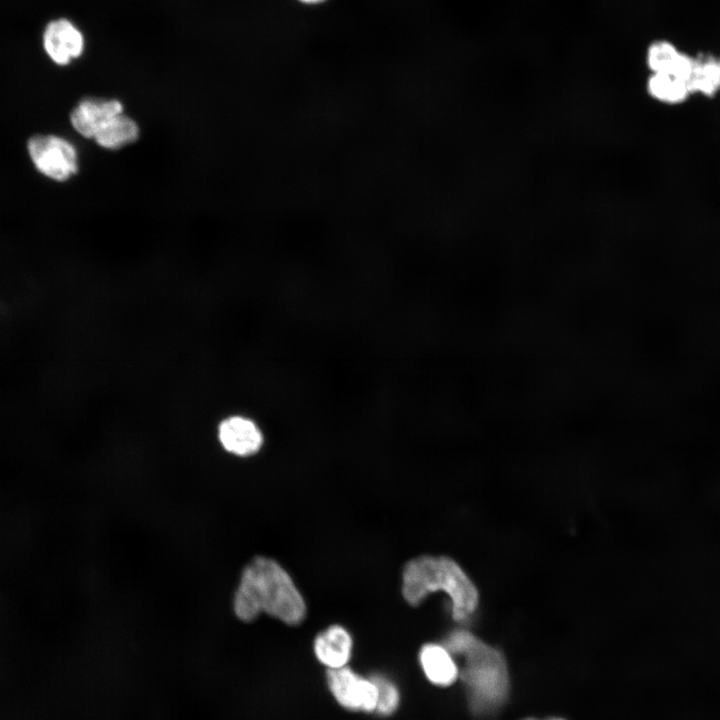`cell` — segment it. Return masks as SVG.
I'll return each instance as SVG.
<instances>
[{
    "instance_id": "6da1fadb",
    "label": "cell",
    "mask_w": 720,
    "mask_h": 720,
    "mask_svg": "<svg viewBox=\"0 0 720 720\" xmlns=\"http://www.w3.org/2000/svg\"><path fill=\"white\" fill-rule=\"evenodd\" d=\"M236 617L251 622L264 612L280 621L297 625L306 605L290 575L273 559L257 556L242 571L233 598Z\"/></svg>"
},
{
    "instance_id": "7a4b0ae2",
    "label": "cell",
    "mask_w": 720,
    "mask_h": 720,
    "mask_svg": "<svg viewBox=\"0 0 720 720\" xmlns=\"http://www.w3.org/2000/svg\"><path fill=\"white\" fill-rule=\"evenodd\" d=\"M443 645L461 659L459 678L463 681L473 712H492L509 692V675L502 653L467 630L450 633Z\"/></svg>"
},
{
    "instance_id": "3957f363",
    "label": "cell",
    "mask_w": 720,
    "mask_h": 720,
    "mask_svg": "<svg viewBox=\"0 0 720 720\" xmlns=\"http://www.w3.org/2000/svg\"><path fill=\"white\" fill-rule=\"evenodd\" d=\"M436 591H443L449 596L452 618L457 622L469 619L478 607L476 586L453 559L421 556L409 561L402 577L404 599L417 606L428 594Z\"/></svg>"
},
{
    "instance_id": "277c9868",
    "label": "cell",
    "mask_w": 720,
    "mask_h": 720,
    "mask_svg": "<svg viewBox=\"0 0 720 720\" xmlns=\"http://www.w3.org/2000/svg\"><path fill=\"white\" fill-rule=\"evenodd\" d=\"M26 150L36 171L51 181L66 182L79 171L76 146L60 135L33 134L26 142Z\"/></svg>"
},
{
    "instance_id": "5b68a950",
    "label": "cell",
    "mask_w": 720,
    "mask_h": 720,
    "mask_svg": "<svg viewBox=\"0 0 720 720\" xmlns=\"http://www.w3.org/2000/svg\"><path fill=\"white\" fill-rule=\"evenodd\" d=\"M326 682L334 700L345 710L375 713L378 688L371 676L365 677L345 666L327 670Z\"/></svg>"
},
{
    "instance_id": "8992f818",
    "label": "cell",
    "mask_w": 720,
    "mask_h": 720,
    "mask_svg": "<svg viewBox=\"0 0 720 720\" xmlns=\"http://www.w3.org/2000/svg\"><path fill=\"white\" fill-rule=\"evenodd\" d=\"M216 435L221 447L237 457H249L260 451L264 443L258 423L242 414H230L217 424Z\"/></svg>"
},
{
    "instance_id": "52a82bcc",
    "label": "cell",
    "mask_w": 720,
    "mask_h": 720,
    "mask_svg": "<svg viewBox=\"0 0 720 720\" xmlns=\"http://www.w3.org/2000/svg\"><path fill=\"white\" fill-rule=\"evenodd\" d=\"M42 44L46 55L54 64L66 66L83 54L85 38L72 21L58 18L46 25Z\"/></svg>"
},
{
    "instance_id": "ba28073f",
    "label": "cell",
    "mask_w": 720,
    "mask_h": 720,
    "mask_svg": "<svg viewBox=\"0 0 720 720\" xmlns=\"http://www.w3.org/2000/svg\"><path fill=\"white\" fill-rule=\"evenodd\" d=\"M122 112H124V106L118 99L85 97L72 108L69 122L77 134L93 140L99 129L109 119Z\"/></svg>"
},
{
    "instance_id": "9c48e42d",
    "label": "cell",
    "mask_w": 720,
    "mask_h": 720,
    "mask_svg": "<svg viewBox=\"0 0 720 720\" xmlns=\"http://www.w3.org/2000/svg\"><path fill=\"white\" fill-rule=\"evenodd\" d=\"M694 61L695 56L684 52L674 42L667 39L651 42L645 54V63L650 73H669L687 82L691 76Z\"/></svg>"
},
{
    "instance_id": "30bf717a",
    "label": "cell",
    "mask_w": 720,
    "mask_h": 720,
    "mask_svg": "<svg viewBox=\"0 0 720 720\" xmlns=\"http://www.w3.org/2000/svg\"><path fill=\"white\" fill-rule=\"evenodd\" d=\"M353 640L350 633L340 625H332L320 632L313 644L317 660L335 670L348 666L352 656Z\"/></svg>"
},
{
    "instance_id": "8fae6325",
    "label": "cell",
    "mask_w": 720,
    "mask_h": 720,
    "mask_svg": "<svg viewBox=\"0 0 720 720\" xmlns=\"http://www.w3.org/2000/svg\"><path fill=\"white\" fill-rule=\"evenodd\" d=\"M426 679L437 687H448L459 678L456 658L443 644H424L418 655Z\"/></svg>"
},
{
    "instance_id": "7c38bea8",
    "label": "cell",
    "mask_w": 720,
    "mask_h": 720,
    "mask_svg": "<svg viewBox=\"0 0 720 720\" xmlns=\"http://www.w3.org/2000/svg\"><path fill=\"white\" fill-rule=\"evenodd\" d=\"M139 137L138 123L122 112L109 119L96 133L93 141L105 150L116 151L135 143Z\"/></svg>"
},
{
    "instance_id": "4fadbf2b",
    "label": "cell",
    "mask_w": 720,
    "mask_h": 720,
    "mask_svg": "<svg viewBox=\"0 0 720 720\" xmlns=\"http://www.w3.org/2000/svg\"><path fill=\"white\" fill-rule=\"evenodd\" d=\"M646 89L651 98L666 105L683 104L692 96L688 82L669 73H650Z\"/></svg>"
},
{
    "instance_id": "5bb4252c",
    "label": "cell",
    "mask_w": 720,
    "mask_h": 720,
    "mask_svg": "<svg viewBox=\"0 0 720 720\" xmlns=\"http://www.w3.org/2000/svg\"><path fill=\"white\" fill-rule=\"evenodd\" d=\"M688 83L692 95L713 96L720 92V58L695 56Z\"/></svg>"
},
{
    "instance_id": "9a60e30c",
    "label": "cell",
    "mask_w": 720,
    "mask_h": 720,
    "mask_svg": "<svg viewBox=\"0 0 720 720\" xmlns=\"http://www.w3.org/2000/svg\"><path fill=\"white\" fill-rule=\"evenodd\" d=\"M371 678L378 688V703L375 714L388 717L394 714L400 706V690L396 683L387 676L375 673Z\"/></svg>"
},
{
    "instance_id": "2e32d148",
    "label": "cell",
    "mask_w": 720,
    "mask_h": 720,
    "mask_svg": "<svg viewBox=\"0 0 720 720\" xmlns=\"http://www.w3.org/2000/svg\"><path fill=\"white\" fill-rule=\"evenodd\" d=\"M299 1H301V2H303V3H306V4H317V3H320V2H322V1H324V0H299Z\"/></svg>"
},
{
    "instance_id": "e0dca14e",
    "label": "cell",
    "mask_w": 720,
    "mask_h": 720,
    "mask_svg": "<svg viewBox=\"0 0 720 720\" xmlns=\"http://www.w3.org/2000/svg\"><path fill=\"white\" fill-rule=\"evenodd\" d=\"M550 720H563V719H550Z\"/></svg>"
},
{
    "instance_id": "ac0fdd59",
    "label": "cell",
    "mask_w": 720,
    "mask_h": 720,
    "mask_svg": "<svg viewBox=\"0 0 720 720\" xmlns=\"http://www.w3.org/2000/svg\"><path fill=\"white\" fill-rule=\"evenodd\" d=\"M525 720H535V719H525Z\"/></svg>"
}]
</instances>
